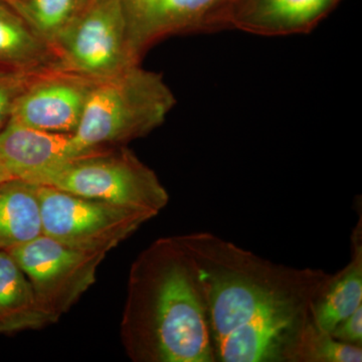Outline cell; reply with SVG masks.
I'll list each match as a JSON object with an SVG mask.
<instances>
[{"label":"cell","mask_w":362,"mask_h":362,"mask_svg":"<svg viewBox=\"0 0 362 362\" xmlns=\"http://www.w3.org/2000/svg\"><path fill=\"white\" fill-rule=\"evenodd\" d=\"M175 103L160 74L131 66L95 81L74 138L85 151L122 146L162 125Z\"/></svg>","instance_id":"cell-3"},{"label":"cell","mask_w":362,"mask_h":362,"mask_svg":"<svg viewBox=\"0 0 362 362\" xmlns=\"http://www.w3.org/2000/svg\"><path fill=\"white\" fill-rule=\"evenodd\" d=\"M59 66L51 45L6 0H0V69L35 74Z\"/></svg>","instance_id":"cell-13"},{"label":"cell","mask_w":362,"mask_h":362,"mask_svg":"<svg viewBox=\"0 0 362 362\" xmlns=\"http://www.w3.org/2000/svg\"><path fill=\"white\" fill-rule=\"evenodd\" d=\"M7 252L30 279L40 305L54 322L92 287L107 256L66 246L44 233Z\"/></svg>","instance_id":"cell-7"},{"label":"cell","mask_w":362,"mask_h":362,"mask_svg":"<svg viewBox=\"0 0 362 362\" xmlns=\"http://www.w3.org/2000/svg\"><path fill=\"white\" fill-rule=\"evenodd\" d=\"M362 305V216L350 235L347 265L328 279L312 305V319L331 332L340 321Z\"/></svg>","instance_id":"cell-12"},{"label":"cell","mask_w":362,"mask_h":362,"mask_svg":"<svg viewBox=\"0 0 362 362\" xmlns=\"http://www.w3.org/2000/svg\"><path fill=\"white\" fill-rule=\"evenodd\" d=\"M52 47L59 68L93 81L140 64L131 51L119 0H84Z\"/></svg>","instance_id":"cell-5"},{"label":"cell","mask_w":362,"mask_h":362,"mask_svg":"<svg viewBox=\"0 0 362 362\" xmlns=\"http://www.w3.org/2000/svg\"><path fill=\"white\" fill-rule=\"evenodd\" d=\"M343 0H240L230 30L261 37L305 35L315 30Z\"/></svg>","instance_id":"cell-11"},{"label":"cell","mask_w":362,"mask_h":362,"mask_svg":"<svg viewBox=\"0 0 362 362\" xmlns=\"http://www.w3.org/2000/svg\"><path fill=\"white\" fill-rule=\"evenodd\" d=\"M56 323L40 305L30 279L7 251H0V334Z\"/></svg>","instance_id":"cell-14"},{"label":"cell","mask_w":362,"mask_h":362,"mask_svg":"<svg viewBox=\"0 0 362 362\" xmlns=\"http://www.w3.org/2000/svg\"><path fill=\"white\" fill-rule=\"evenodd\" d=\"M33 75L0 69V132L11 121L16 100Z\"/></svg>","instance_id":"cell-18"},{"label":"cell","mask_w":362,"mask_h":362,"mask_svg":"<svg viewBox=\"0 0 362 362\" xmlns=\"http://www.w3.org/2000/svg\"><path fill=\"white\" fill-rule=\"evenodd\" d=\"M362 346L338 341L313 319L298 333L285 362H361Z\"/></svg>","instance_id":"cell-16"},{"label":"cell","mask_w":362,"mask_h":362,"mask_svg":"<svg viewBox=\"0 0 362 362\" xmlns=\"http://www.w3.org/2000/svg\"><path fill=\"white\" fill-rule=\"evenodd\" d=\"M49 45L65 30L84 0H16L6 1Z\"/></svg>","instance_id":"cell-17"},{"label":"cell","mask_w":362,"mask_h":362,"mask_svg":"<svg viewBox=\"0 0 362 362\" xmlns=\"http://www.w3.org/2000/svg\"><path fill=\"white\" fill-rule=\"evenodd\" d=\"M94 83L59 66L35 74L16 100L11 121L47 132L73 134Z\"/></svg>","instance_id":"cell-9"},{"label":"cell","mask_w":362,"mask_h":362,"mask_svg":"<svg viewBox=\"0 0 362 362\" xmlns=\"http://www.w3.org/2000/svg\"><path fill=\"white\" fill-rule=\"evenodd\" d=\"M330 333L338 341L362 346V305L340 321Z\"/></svg>","instance_id":"cell-19"},{"label":"cell","mask_w":362,"mask_h":362,"mask_svg":"<svg viewBox=\"0 0 362 362\" xmlns=\"http://www.w3.org/2000/svg\"><path fill=\"white\" fill-rule=\"evenodd\" d=\"M13 176L11 175V173H9L8 169H7L6 164H4L2 159L0 158V185L6 182V181L13 180Z\"/></svg>","instance_id":"cell-20"},{"label":"cell","mask_w":362,"mask_h":362,"mask_svg":"<svg viewBox=\"0 0 362 362\" xmlns=\"http://www.w3.org/2000/svg\"><path fill=\"white\" fill-rule=\"evenodd\" d=\"M94 152L81 148L71 133L47 132L13 121L0 132V158L14 178L30 183L66 161Z\"/></svg>","instance_id":"cell-10"},{"label":"cell","mask_w":362,"mask_h":362,"mask_svg":"<svg viewBox=\"0 0 362 362\" xmlns=\"http://www.w3.org/2000/svg\"><path fill=\"white\" fill-rule=\"evenodd\" d=\"M40 235L37 185L18 178L0 185V251H11Z\"/></svg>","instance_id":"cell-15"},{"label":"cell","mask_w":362,"mask_h":362,"mask_svg":"<svg viewBox=\"0 0 362 362\" xmlns=\"http://www.w3.org/2000/svg\"><path fill=\"white\" fill-rule=\"evenodd\" d=\"M133 56L141 61L166 37L230 28L240 0H119Z\"/></svg>","instance_id":"cell-8"},{"label":"cell","mask_w":362,"mask_h":362,"mask_svg":"<svg viewBox=\"0 0 362 362\" xmlns=\"http://www.w3.org/2000/svg\"><path fill=\"white\" fill-rule=\"evenodd\" d=\"M33 185L130 207L154 218L169 202L168 190L154 170L125 147L71 159L40 175Z\"/></svg>","instance_id":"cell-4"},{"label":"cell","mask_w":362,"mask_h":362,"mask_svg":"<svg viewBox=\"0 0 362 362\" xmlns=\"http://www.w3.org/2000/svg\"><path fill=\"white\" fill-rule=\"evenodd\" d=\"M6 1H16V0H6Z\"/></svg>","instance_id":"cell-21"},{"label":"cell","mask_w":362,"mask_h":362,"mask_svg":"<svg viewBox=\"0 0 362 362\" xmlns=\"http://www.w3.org/2000/svg\"><path fill=\"white\" fill-rule=\"evenodd\" d=\"M42 233L66 246L108 254L154 216L37 185Z\"/></svg>","instance_id":"cell-6"},{"label":"cell","mask_w":362,"mask_h":362,"mask_svg":"<svg viewBox=\"0 0 362 362\" xmlns=\"http://www.w3.org/2000/svg\"><path fill=\"white\" fill-rule=\"evenodd\" d=\"M121 339L134 362H216L201 280L176 235L154 240L131 265Z\"/></svg>","instance_id":"cell-2"},{"label":"cell","mask_w":362,"mask_h":362,"mask_svg":"<svg viewBox=\"0 0 362 362\" xmlns=\"http://www.w3.org/2000/svg\"><path fill=\"white\" fill-rule=\"evenodd\" d=\"M176 237L197 267L216 362H285L331 274L274 263L213 233Z\"/></svg>","instance_id":"cell-1"}]
</instances>
